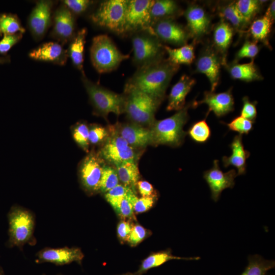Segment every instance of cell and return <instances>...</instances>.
Here are the masks:
<instances>
[{
  "instance_id": "6da1fadb",
  "label": "cell",
  "mask_w": 275,
  "mask_h": 275,
  "mask_svg": "<svg viewBox=\"0 0 275 275\" xmlns=\"http://www.w3.org/2000/svg\"><path fill=\"white\" fill-rule=\"evenodd\" d=\"M179 65L162 59L138 68L126 87L136 89L161 103Z\"/></svg>"
},
{
  "instance_id": "7a4b0ae2",
  "label": "cell",
  "mask_w": 275,
  "mask_h": 275,
  "mask_svg": "<svg viewBox=\"0 0 275 275\" xmlns=\"http://www.w3.org/2000/svg\"><path fill=\"white\" fill-rule=\"evenodd\" d=\"M189 105L177 111L172 116L160 120H155L150 126L153 145H165L173 147L183 143L187 132L183 127L188 119Z\"/></svg>"
},
{
  "instance_id": "3957f363",
  "label": "cell",
  "mask_w": 275,
  "mask_h": 275,
  "mask_svg": "<svg viewBox=\"0 0 275 275\" xmlns=\"http://www.w3.org/2000/svg\"><path fill=\"white\" fill-rule=\"evenodd\" d=\"M124 92V112L133 123L150 127L160 102L133 88L125 86Z\"/></svg>"
},
{
  "instance_id": "277c9868",
  "label": "cell",
  "mask_w": 275,
  "mask_h": 275,
  "mask_svg": "<svg viewBox=\"0 0 275 275\" xmlns=\"http://www.w3.org/2000/svg\"><path fill=\"white\" fill-rule=\"evenodd\" d=\"M90 57L96 70L104 73L115 70L129 56L121 53L112 39L107 35L102 34L93 38Z\"/></svg>"
},
{
  "instance_id": "5b68a950",
  "label": "cell",
  "mask_w": 275,
  "mask_h": 275,
  "mask_svg": "<svg viewBox=\"0 0 275 275\" xmlns=\"http://www.w3.org/2000/svg\"><path fill=\"white\" fill-rule=\"evenodd\" d=\"M81 79L96 115L106 118L110 113L119 116L124 112V95L91 81L86 75H82Z\"/></svg>"
},
{
  "instance_id": "8992f818",
  "label": "cell",
  "mask_w": 275,
  "mask_h": 275,
  "mask_svg": "<svg viewBox=\"0 0 275 275\" xmlns=\"http://www.w3.org/2000/svg\"><path fill=\"white\" fill-rule=\"evenodd\" d=\"M7 217L9 223V239L7 246L22 247L33 236L35 219L30 210L18 205L10 208Z\"/></svg>"
},
{
  "instance_id": "52a82bcc",
  "label": "cell",
  "mask_w": 275,
  "mask_h": 275,
  "mask_svg": "<svg viewBox=\"0 0 275 275\" xmlns=\"http://www.w3.org/2000/svg\"><path fill=\"white\" fill-rule=\"evenodd\" d=\"M128 1L107 0L100 4L90 16L95 24L118 34L124 33L125 17Z\"/></svg>"
},
{
  "instance_id": "ba28073f",
  "label": "cell",
  "mask_w": 275,
  "mask_h": 275,
  "mask_svg": "<svg viewBox=\"0 0 275 275\" xmlns=\"http://www.w3.org/2000/svg\"><path fill=\"white\" fill-rule=\"evenodd\" d=\"M109 135L98 152L102 159L114 166L128 161H136L135 149L118 133L115 127L109 129Z\"/></svg>"
},
{
  "instance_id": "9c48e42d",
  "label": "cell",
  "mask_w": 275,
  "mask_h": 275,
  "mask_svg": "<svg viewBox=\"0 0 275 275\" xmlns=\"http://www.w3.org/2000/svg\"><path fill=\"white\" fill-rule=\"evenodd\" d=\"M154 1H128L125 17L124 33L144 31L155 36L151 26L150 18V10Z\"/></svg>"
},
{
  "instance_id": "30bf717a",
  "label": "cell",
  "mask_w": 275,
  "mask_h": 275,
  "mask_svg": "<svg viewBox=\"0 0 275 275\" xmlns=\"http://www.w3.org/2000/svg\"><path fill=\"white\" fill-rule=\"evenodd\" d=\"M133 61L139 67L162 59L163 46L153 35L137 34L132 38Z\"/></svg>"
},
{
  "instance_id": "8fae6325",
  "label": "cell",
  "mask_w": 275,
  "mask_h": 275,
  "mask_svg": "<svg viewBox=\"0 0 275 275\" xmlns=\"http://www.w3.org/2000/svg\"><path fill=\"white\" fill-rule=\"evenodd\" d=\"M105 161L98 153L92 150L80 162L78 175L84 189L89 194L99 191Z\"/></svg>"
},
{
  "instance_id": "7c38bea8",
  "label": "cell",
  "mask_w": 275,
  "mask_h": 275,
  "mask_svg": "<svg viewBox=\"0 0 275 275\" xmlns=\"http://www.w3.org/2000/svg\"><path fill=\"white\" fill-rule=\"evenodd\" d=\"M52 7V1L42 0L37 2L32 10L28 19V26L35 39L41 40L50 27Z\"/></svg>"
},
{
  "instance_id": "4fadbf2b",
  "label": "cell",
  "mask_w": 275,
  "mask_h": 275,
  "mask_svg": "<svg viewBox=\"0 0 275 275\" xmlns=\"http://www.w3.org/2000/svg\"><path fill=\"white\" fill-rule=\"evenodd\" d=\"M237 176L234 169L223 172L219 167L218 160L213 161V167L204 172L203 177L210 188L212 199L217 202L223 190L233 188Z\"/></svg>"
},
{
  "instance_id": "5bb4252c",
  "label": "cell",
  "mask_w": 275,
  "mask_h": 275,
  "mask_svg": "<svg viewBox=\"0 0 275 275\" xmlns=\"http://www.w3.org/2000/svg\"><path fill=\"white\" fill-rule=\"evenodd\" d=\"M51 36L63 45L74 36L75 19L72 12L65 5L58 7L52 15Z\"/></svg>"
},
{
  "instance_id": "9a60e30c",
  "label": "cell",
  "mask_w": 275,
  "mask_h": 275,
  "mask_svg": "<svg viewBox=\"0 0 275 275\" xmlns=\"http://www.w3.org/2000/svg\"><path fill=\"white\" fill-rule=\"evenodd\" d=\"M84 257V254L78 248H46L37 254L36 261L38 263L49 262L57 265H64L73 262L80 264Z\"/></svg>"
},
{
  "instance_id": "2e32d148",
  "label": "cell",
  "mask_w": 275,
  "mask_h": 275,
  "mask_svg": "<svg viewBox=\"0 0 275 275\" xmlns=\"http://www.w3.org/2000/svg\"><path fill=\"white\" fill-rule=\"evenodd\" d=\"M118 133L134 149L143 148L153 145V135L150 128L132 123L117 125Z\"/></svg>"
},
{
  "instance_id": "e0dca14e",
  "label": "cell",
  "mask_w": 275,
  "mask_h": 275,
  "mask_svg": "<svg viewBox=\"0 0 275 275\" xmlns=\"http://www.w3.org/2000/svg\"><path fill=\"white\" fill-rule=\"evenodd\" d=\"M196 103V105L205 103L208 105V111L206 117L210 112H212L217 117H221L234 110V100L230 89L218 93L205 92L202 100L194 102L192 104Z\"/></svg>"
},
{
  "instance_id": "ac0fdd59",
  "label": "cell",
  "mask_w": 275,
  "mask_h": 275,
  "mask_svg": "<svg viewBox=\"0 0 275 275\" xmlns=\"http://www.w3.org/2000/svg\"><path fill=\"white\" fill-rule=\"evenodd\" d=\"M155 35L161 40L177 45H185L188 35L183 28L171 19L159 20L152 26Z\"/></svg>"
},
{
  "instance_id": "d6986e66",
  "label": "cell",
  "mask_w": 275,
  "mask_h": 275,
  "mask_svg": "<svg viewBox=\"0 0 275 275\" xmlns=\"http://www.w3.org/2000/svg\"><path fill=\"white\" fill-rule=\"evenodd\" d=\"M29 56L36 61L50 62L63 66L68 57L67 50L58 42H48L31 50Z\"/></svg>"
},
{
  "instance_id": "ffe728a7",
  "label": "cell",
  "mask_w": 275,
  "mask_h": 275,
  "mask_svg": "<svg viewBox=\"0 0 275 275\" xmlns=\"http://www.w3.org/2000/svg\"><path fill=\"white\" fill-rule=\"evenodd\" d=\"M242 135H235L229 145L231 154L229 156H224L222 162L225 168L232 166L237 169V175L244 174L246 172V160L250 156V153L244 148L242 143Z\"/></svg>"
},
{
  "instance_id": "44dd1931",
  "label": "cell",
  "mask_w": 275,
  "mask_h": 275,
  "mask_svg": "<svg viewBox=\"0 0 275 275\" xmlns=\"http://www.w3.org/2000/svg\"><path fill=\"white\" fill-rule=\"evenodd\" d=\"M195 84V80L183 75L172 88L168 96V111H178L185 106V98Z\"/></svg>"
},
{
  "instance_id": "7402d4cb",
  "label": "cell",
  "mask_w": 275,
  "mask_h": 275,
  "mask_svg": "<svg viewBox=\"0 0 275 275\" xmlns=\"http://www.w3.org/2000/svg\"><path fill=\"white\" fill-rule=\"evenodd\" d=\"M196 66L199 72L207 77L210 83L211 91L214 92L219 77L220 63L217 56L212 52H206L198 59Z\"/></svg>"
},
{
  "instance_id": "603a6c76",
  "label": "cell",
  "mask_w": 275,
  "mask_h": 275,
  "mask_svg": "<svg viewBox=\"0 0 275 275\" xmlns=\"http://www.w3.org/2000/svg\"><path fill=\"white\" fill-rule=\"evenodd\" d=\"M187 24L192 35L199 37L207 31L210 20L204 9L197 5L190 6L185 13Z\"/></svg>"
},
{
  "instance_id": "cb8c5ba5",
  "label": "cell",
  "mask_w": 275,
  "mask_h": 275,
  "mask_svg": "<svg viewBox=\"0 0 275 275\" xmlns=\"http://www.w3.org/2000/svg\"><path fill=\"white\" fill-rule=\"evenodd\" d=\"M87 30L82 28L79 30L71 40L67 50L68 55L75 68L79 70L82 75H85L83 63L84 61V48Z\"/></svg>"
},
{
  "instance_id": "d4e9b609",
  "label": "cell",
  "mask_w": 275,
  "mask_h": 275,
  "mask_svg": "<svg viewBox=\"0 0 275 275\" xmlns=\"http://www.w3.org/2000/svg\"><path fill=\"white\" fill-rule=\"evenodd\" d=\"M199 257H179L172 254L170 250L155 253L151 254L145 258L142 262L139 269L133 273L124 275H142L148 270L159 266L166 262L173 259H184L186 260H197L200 259Z\"/></svg>"
},
{
  "instance_id": "484cf974",
  "label": "cell",
  "mask_w": 275,
  "mask_h": 275,
  "mask_svg": "<svg viewBox=\"0 0 275 275\" xmlns=\"http://www.w3.org/2000/svg\"><path fill=\"white\" fill-rule=\"evenodd\" d=\"M119 181L136 194V184L140 174L136 161H128L115 164Z\"/></svg>"
},
{
  "instance_id": "4316f807",
  "label": "cell",
  "mask_w": 275,
  "mask_h": 275,
  "mask_svg": "<svg viewBox=\"0 0 275 275\" xmlns=\"http://www.w3.org/2000/svg\"><path fill=\"white\" fill-rule=\"evenodd\" d=\"M179 8L177 3L171 0L154 1L150 10L151 24L165 19H170L178 14Z\"/></svg>"
},
{
  "instance_id": "83f0119b",
  "label": "cell",
  "mask_w": 275,
  "mask_h": 275,
  "mask_svg": "<svg viewBox=\"0 0 275 275\" xmlns=\"http://www.w3.org/2000/svg\"><path fill=\"white\" fill-rule=\"evenodd\" d=\"M137 199L136 194L131 191L123 198L110 200L107 202L123 219H131L134 218L133 205Z\"/></svg>"
},
{
  "instance_id": "f1b7e54d",
  "label": "cell",
  "mask_w": 275,
  "mask_h": 275,
  "mask_svg": "<svg viewBox=\"0 0 275 275\" xmlns=\"http://www.w3.org/2000/svg\"><path fill=\"white\" fill-rule=\"evenodd\" d=\"M229 72L233 79L245 81L262 79L253 60L248 63L236 64L230 68Z\"/></svg>"
},
{
  "instance_id": "f546056e",
  "label": "cell",
  "mask_w": 275,
  "mask_h": 275,
  "mask_svg": "<svg viewBox=\"0 0 275 275\" xmlns=\"http://www.w3.org/2000/svg\"><path fill=\"white\" fill-rule=\"evenodd\" d=\"M163 48L168 54V60L175 65L190 64L195 59L194 47L191 45L185 44L177 48L163 46Z\"/></svg>"
},
{
  "instance_id": "4dcf8cb0",
  "label": "cell",
  "mask_w": 275,
  "mask_h": 275,
  "mask_svg": "<svg viewBox=\"0 0 275 275\" xmlns=\"http://www.w3.org/2000/svg\"><path fill=\"white\" fill-rule=\"evenodd\" d=\"M248 260V265L241 275H265L275 266L274 260L265 259L258 255L249 256Z\"/></svg>"
},
{
  "instance_id": "1f68e13d",
  "label": "cell",
  "mask_w": 275,
  "mask_h": 275,
  "mask_svg": "<svg viewBox=\"0 0 275 275\" xmlns=\"http://www.w3.org/2000/svg\"><path fill=\"white\" fill-rule=\"evenodd\" d=\"M25 31L17 15L11 13L0 14V36L23 33Z\"/></svg>"
},
{
  "instance_id": "d6a6232c",
  "label": "cell",
  "mask_w": 275,
  "mask_h": 275,
  "mask_svg": "<svg viewBox=\"0 0 275 275\" xmlns=\"http://www.w3.org/2000/svg\"><path fill=\"white\" fill-rule=\"evenodd\" d=\"M233 36V30L230 25L225 22L219 23L215 28L213 39L216 46L225 51L229 46Z\"/></svg>"
},
{
  "instance_id": "836d02e7",
  "label": "cell",
  "mask_w": 275,
  "mask_h": 275,
  "mask_svg": "<svg viewBox=\"0 0 275 275\" xmlns=\"http://www.w3.org/2000/svg\"><path fill=\"white\" fill-rule=\"evenodd\" d=\"M273 21L266 15L255 20L250 26V31L257 41H264L270 32Z\"/></svg>"
},
{
  "instance_id": "e575fe53",
  "label": "cell",
  "mask_w": 275,
  "mask_h": 275,
  "mask_svg": "<svg viewBox=\"0 0 275 275\" xmlns=\"http://www.w3.org/2000/svg\"><path fill=\"white\" fill-rule=\"evenodd\" d=\"M187 134L190 138L197 143H204L211 136V130L206 120L195 122L189 128Z\"/></svg>"
},
{
  "instance_id": "d590c367",
  "label": "cell",
  "mask_w": 275,
  "mask_h": 275,
  "mask_svg": "<svg viewBox=\"0 0 275 275\" xmlns=\"http://www.w3.org/2000/svg\"><path fill=\"white\" fill-rule=\"evenodd\" d=\"M119 181L116 168L105 164L103 169L99 191L105 194L119 184Z\"/></svg>"
},
{
  "instance_id": "8d00e7d4",
  "label": "cell",
  "mask_w": 275,
  "mask_h": 275,
  "mask_svg": "<svg viewBox=\"0 0 275 275\" xmlns=\"http://www.w3.org/2000/svg\"><path fill=\"white\" fill-rule=\"evenodd\" d=\"M72 135L77 145L84 151L89 153V126L85 122H78L72 128Z\"/></svg>"
},
{
  "instance_id": "74e56055",
  "label": "cell",
  "mask_w": 275,
  "mask_h": 275,
  "mask_svg": "<svg viewBox=\"0 0 275 275\" xmlns=\"http://www.w3.org/2000/svg\"><path fill=\"white\" fill-rule=\"evenodd\" d=\"M222 15L236 28L241 29L248 24L238 11L235 3H231L222 10Z\"/></svg>"
},
{
  "instance_id": "f35d334b",
  "label": "cell",
  "mask_w": 275,
  "mask_h": 275,
  "mask_svg": "<svg viewBox=\"0 0 275 275\" xmlns=\"http://www.w3.org/2000/svg\"><path fill=\"white\" fill-rule=\"evenodd\" d=\"M235 5L245 20L249 23L259 11L260 2L256 0H239Z\"/></svg>"
},
{
  "instance_id": "ab89813d",
  "label": "cell",
  "mask_w": 275,
  "mask_h": 275,
  "mask_svg": "<svg viewBox=\"0 0 275 275\" xmlns=\"http://www.w3.org/2000/svg\"><path fill=\"white\" fill-rule=\"evenodd\" d=\"M109 135V131L101 125L89 126V142L93 145H103Z\"/></svg>"
},
{
  "instance_id": "60d3db41",
  "label": "cell",
  "mask_w": 275,
  "mask_h": 275,
  "mask_svg": "<svg viewBox=\"0 0 275 275\" xmlns=\"http://www.w3.org/2000/svg\"><path fill=\"white\" fill-rule=\"evenodd\" d=\"M254 122L240 116L235 117L229 123L224 124L227 126L230 130L242 135L248 134L253 129Z\"/></svg>"
},
{
  "instance_id": "b9f144b4",
  "label": "cell",
  "mask_w": 275,
  "mask_h": 275,
  "mask_svg": "<svg viewBox=\"0 0 275 275\" xmlns=\"http://www.w3.org/2000/svg\"><path fill=\"white\" fill-rule=\"evenodd\" d=\"M23 33L5 35L0 41V54L6 56L10 49L22 38Z\"/></svg>"
},
{
  "instance_id": "7bdbcfd3",
  "label": "cell",
  "mask_w": 275,
  "mask_h": 275,
  "mask_svg": "<svg viewBox=\"0 0 275 275\" xmlns=\"http://www.w3.org/2000/svg\"><path fill=\"white\" fill-rule=\"evenodd\" d=\"M243 105L240 112V116L254 122L257 117L256 101L252 102L247 96L242 98Z\"/></svg>"
},
{
  "instance_id": "ee69618b",
  "label": "cell",
  "mask_w": 275,
  "mask_h": 275,
  "mask_svg": "<svg viewBox=\"0 0 275 275\" xmlns=\"http://www.w3.org/2000/svg\"><path fill=\"white\" fill-rule=\"evenodd\" d=\"M62 3L73 14H79L85 12L93 2L88 0H65Z\"/></svg>"
},
{
  "instance_id": "f6af8a7d",
  "label": "cell",
  "mask_w": 275,
  "mask_h": 275,
  "mask_svg": "<svg viewBox=\"0 0 275 275\" xmlns=\"http://www.w3.org/2000/svg\"><path fill=\"white\" fill-rule=\"evenodd\" d=\"M147 231L139 224L133 226L127 242L132 246H135L141 243L147 236Z\"/></svg>"
},
{
  "instance_id": "bcb514c9",
  "label": "cell",
  "mask_w": 275,
  "mask_h": 275,
  "mask_svg": "<svg viewBox=\"0 0 275 275\" xmlns=\"http://www.w3.org/2000/svg\"><path fill=\"white\" fill-rule=\"evenodd\" d=\"M156 199L157 196L138 198L133 205L134 212L140 213L148 211L152 207Z\"/></svg>"
},
{
  "instance_id": "7dc6e473",
  "label": "cell",
  "mask_w": 275,
  "mask_h": 275,
  "mask_svg": "<svg viewBox=\"0 0 275 275\" xmlns=\"http://www.w3.org/2000/svg\"><path fill=\"white\" fill-rule=\"evenodd\" d=\"M259 47L256 43L246 41L236 54L237 60L243 58H254L258 53Z\"/></svg>"
},
{
  "instance_id": "c3c4849f",
  "label": "cell",
  "mask_w": 275,
  "mask_h": 275,
  "mask_svg": "<svg viewBox=\"0 0 275 275\" xmlns=\"http://www.w3.org/2000/svg\"><path fill=\"white\" fill-rule=\"evenodd\" d=\"M131 191H132V190L130 188L122 184H119L105 193L104 197L107 201L110 200L118 199L126 196Z\"/></svg>"
},
{
  "instance_id": "681fc988",
  "label": "cell",
  "mask_w": 275,
  "mask_h": 275,
  "mask_svg": "<svg viewBox=\"0 0 275 275\" xmlns=\"http://www.w3.org/2000/svg\"><path fill=\"white\" fill-rule=\"evenodd\" d=\"M133 225L129 219L121 221L117 228L118 237L121 241H127Z\"/></svg>"
},
{
  "instance_id": "f907efd6",
  "label": "cell",
  "mask_w": 275,
  "mask_h": 275,
  "mask_svg": "<svg viewBox=\"0 0 275 275\" xmlns=\"http://www.w3.org/2000/svg\"><path fill=\"white\" fill-rule=\"evenodd\" d=\"M136 187L142 197L157 196L153 186L147 181H139L136 184Z\"/></svg>"
},
{
  "instance_id": "816d5d0a",
  "label": "cell",
  "mask_w": 275,
  "mask_h": 275,
  "mask_svg": "<svg viewBox=\"0 0 275 275\" xmlns=\"http://www.w3.org/2000/svg\"><path fill=\"white\" fill-rule=\"evenodd\" d=\"M275 1H273L268 7L266 14L265 15L270 18L272 21L274 19V8H275Z\"/></svg>"
},
{
  "instance_id": "f5cc1de1",
  "label": "cell",
  "mask_w": 275,
  "mask_h": 275,
  "mask_svg": "<svg viewBox=\"0 0 275 275\" xmlns=\"http://www.w3.org/2000/svg\"><path fill=\"white\" fill-rule=\"evenodd\" d=\"M10 62V57L9 56L0 57V64L9 63Z\"/></svg>"
},
{
  "instance_id": "db71d44e",
  "label": "cell",
  "mask_w": 275,
  "mask_h": 275,
  "mask_svg": "<svg viewBox=\"0 0 275 275\" xmlns=\"http://www.w3.org/2000/svg\"><path fill=\"white\" fill-rule=\"evenodd\" d=\"M0 275H5L3 268L0 266Z\"/></svg>"
},
{
  "instance_id": "11a10c76",
  "label": "cell",
  "mask_w": 275,
  "mask_h": 275,
  "mask_svg": "<svg viewBox=\"0 0 275 275\" xmlns=\"http://www.w3.org/2000/svg\"><path fill=\"white\" fill-rule=\"evenodd\" d=\"M58 275H62V274H58Z\"/></svg>"
}]
</instances>
